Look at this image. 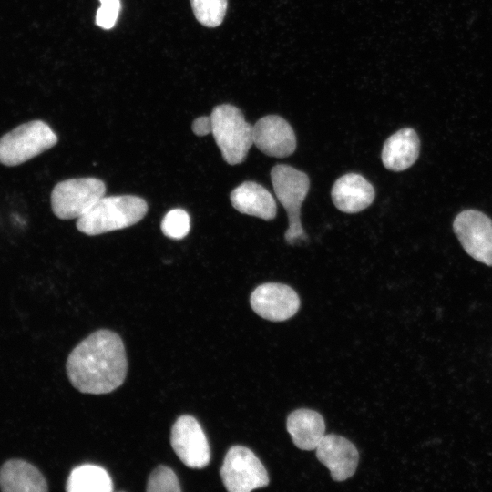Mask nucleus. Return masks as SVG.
Wrapping results in <instances>:
<instances>
[{"label":"nucleus","mask_w":492,"mask_h":492,"mask_svg":"<svg viewBox=\"0 0 492 492\" xmlns=\"http://www.w3.org/2000/svg\"><path fill=\"white\" fill-rule=\"evenodd\" d=\"M57 142L56 134L42 120L24 123L0 138V163L20 165Z\"/></svg>","instance_id":"39448f33"},{"label":"nucleus","mask_w":492,"mask_h":492,"mask_svg":"<svg viewBox=\"0 0 492 492\" xmlns=\"http://www.w3.org/2000/svg\"><path fill=\"white\" fill-rule=\"evenodd\" d=\"M196 19L204 26H219L226 15L228 0H190Z\"/></svg>","instance_id":"6ab92c4d"},{"label":"nucleus","mask_w":492,"mask_h":492,"mask_svg":"<svg viewBox=\"0 0 492 492\" xmlns=\"http://www.w3.org/2000/svg\"><path fill=\"white\" fill-rule=\"evenodd\" d=\"M233 208L241 213L271 220L275 218L277 205L272 195L254 181H244L230 195Z\"/></svg>","instance_id":"4468645a"},{"label":"nucleus","mask_w":492,"mask_h":492,"mask_svg":"<svg viewBox=\"0 0 492 492\" xmlns=\"http://www.w3.org/2000/svg\"><path fill=\"white\" fill-rule=\"evenodd\" d=\"M253 144L270 157L285 158L296 149V137L291 125L282 117L267 115L252 128Z\"/></svg>","instance_id":"9b49d317"},{"label":"nucleus","mask_w":492,"mask_h":492,"mask_svg":"<svg viewBox=\"0 0 492 492\" xmlns=\"http://www.w3.org/2000/svg\"><path fill=\"white\" fill-rule=\"evenodd\" d=\"M453 229L468 255L492 266V220L489 217L479 210H466L456 215Z\"/></svg>","instance_id":"6e6552de"},{"label":"nucleus","mask_w":492,"mask_h":492,"mask_svg":"<svg viewBox=\"0 0 492 492\" xmlns=\"http://www.w3.org/2000/svg\"><path fill=\"white\" fill-rule=\"evenodd\" d=\"M0 488L5 492H45L47 484L35 466L25 460L11 459L0 468Z\"/></svg>","instance_id":"dca6fc26"},{"label":"nucleus","mask_w":492,"mask_h":492,"mask_svg":"<svg viewBox=\"0 0 492 492\" xmlns=\"http://www.w3.org/2000/svg\"><path fill=\"white\" fill-rule=\"evenodd\" d=\"M220 477L230 492H250L269 484L262 463L251 449L242 446H233L227 451Z\"/></svg>","instance_id":"0eeeda50"},{"label":"nucleus","mask_w":492,"mask_h":492,"mask_svg":"<svg viewBox=\"0 0 492 492\" xmlns=\"http://www.w3.org/2000/svg\"><path fill=\"white\" fill-rule=\"evenodd\" d=\"M420 140L411 128H404L391 135L382 149V162L392 171H403L410 168L419 156Z\"/></svg>","instance_id":"2eb2a0df"},{"label":"nucleus","mask_w":492,"mask_h":492,"mask_svg":"<svg viewBox=\"0 0 492 492\" xmlns=\"http://www.w3.org/2000/svg\"><path fill=\"white\" fill-rule=\"evenodd\" d=\"M271 179L274 193L288 214L289 226L284 233L286 242L292 245L307 240L300 210L310 189L309 177L292 166L279 164L272 169Z\"/></svg>","instance_id":"20e7f679"},{"label":"nucleus","mask_w":492,"mask_h":492,"mask_svg":"<svg viewBox=\"0 0 492 492\" xmlns=\"http://www.w3.org/2000/svg\"><path fill=\"white\" fill-rule=\"evenodd\" d=\"M148 492H179L180 487L175 472L167 466H159L150 474Z\"/></svg>","instance_id":"412c9836"},{"label":"nucleus","mask_w":492,"mask_h":492,"mask_svg":"<svg viewBox=\"0 0 492 492\" xmlns=\"http://www.w3.org/2000/svg\"><path fill=\"white\" fill-rule=\"evenodd\" d=\"M101 6L97 9L96 23L103 29L112 28L120 10L119 0H99Z\"/></svg>","instance_id":"4be33fe9"},{"label":"nucleus","mask_w":492,"mask_h":492,"mask_svg":"<svg viewBox=\"0 0 492 492\" xmlns=\"http://www.w3.org/2000/svg\"><path fill=\"white\" fill-rule=\"evenodd\" d=\"M192 130L198 136H205L211 133L212 126L210 116L197 118L192 123Z\"/></svg>","instance_id":"5701e85b"},{"label":"nucleus","mask_w":492,"mask_h":492,"mask_svg":"<svg viewBox=\"0 0 492 492\" xmlns=\"http://www.w3.org/2000/svg\"><path fill=\"white\" fill-rule=\"evenodd\" d=\"M105 183L96 178L63 180L52 190V210L62 220L78 219L105 196Z\"/></svg>","instance_id":"423d86ee"},{"label":"nucleus","mask_w":492,"mask_h":492,"mask_svg":"<svg viewBox=\"0 0 492 492\" xmlns=\"http://www.w3.org/2000/svg\"><path fill=\"white\" fill-rule=\"evenodd\" d=\"M315 450L317 459L329 469L333 480L343 481L355 473L359 453L345 437L334 434L324 435Z\"/></svg>","instance_id":"f8f14e48"},{"label":"nucleus","mask_w":492,"mask_h":492,"mask_svg":"<svg viewBox=\"0 0 492 492\" xmlns=\"http://www.w3.org/2000/svg\"><path fill=\"white\" fill-rule=\"evenodd\" d=\"M250 302L258 315L272 322L291 318L300 307V299L295 291L286 284L277 282L259 285L251 292Z\"/></svg>","instance_id":"9d476101"},{"label":"nucleus","mask_w":492,"mask_h":492,"mask_svg":"<svg viewBox=\"0 0 492 492\" xmlns=\"http://www.w3.org/2000/svg\"><path fill=\"white\" fill-rule=\"evenodd\" d=\"M68 492H110L113 483L108 471L96 465H81L75 467L66 484Z\"/></svg>","instance_id":"a211bd4d"},{"label":"nucleus","mask_w":492,"mask_h":492,"mask_svg":"<svg viewBox=\"0 0 492 492\" xmlns=\"http://www.w3.org/2000/svg\"><path fill=\"white\" fill-rule=\"evenodd\" d=\"M374 195L371 183L356 173L340 177L331 191L334 206L345 213H356L366 209L374 201Z\"/></svg>","instance_id":"ddd939ff"},{"label":"nucleus","mask_w":492,"mask_h":492,"mask_svg":"<svg viewBox=\"0 0 492 492\" xmlns=\"http://www.w3.org/2000/svg\"><path fill=\"white\" fill-rule=\"evenodd\" d=\"M190 216L184 210L174 209L169 210L163 218L161 231L169 238L179 240L190 231Z\"/></svg>","instance_id":"aec40b11"},{"label":"nucleus","mask_w":492,"mask_h":492,"mask_svg":"<svg viewBox=\"0 0 492 492\" xmlns=\"http://www.w3.org/2000/svg\"><path fill=\"white\" fill-rule=\"evenodd\" d=\"M211 134L223 159L230 165L243 162L253 144L252 128L242 112L231 104L216 106L210 114Z\"/></svg>","instance_id":"7ed1b4c3"},{"label":"nucleus","mask_w":492,"mask_h":492,"mask_svg":"<svg viewBox=\"0 0 492 492\" xmlns=\"http://www.w3.org/2000/svg\"><path fill=\"white\" fill-rule=\"evenodd\" d=\"M287 431L293 444L302 450H314L325 433L323 417L316 411L297 409L287 417Z\"/></svg>","instance_id":"f3484780"},{"label":"nucleus","mask_w":492,"mask_h":492,"mask_svg":"<svg viewBox=\"0 0 492 492\" xmlns=\"http://www.w3.org/2000/svg\"><path fill=\"white\" fill-rule=\"evenodd\" d=\"M123 341L116 333L98 330L81 341L69 354L67 373L81 393L100 395L119 387L127 374Z\"/></svg>","instance_id":"f257e3e1"},{"label":"nucleus","mask_w":492,"mask_h":492,"mask_svg":"<svg viewBox=\"0 0 492 492\" xmlns=\"http://www.w3.org/2000/svg\"><path fill=\"white\" fill-rule=\"evenodd\" d=\"M171 446L182 461L190 468H203L210 460V450L206 435L195 417L179 416L171 428Z\"/></svg>","instance_id":"1a4fd4ad"},{"label":"nucleus","mask_w":492,"mask_h":492,"mask_svg":"<svg viewBox=\"0 0 492 492\" xmlns=\"http://www.w3.org/2000/svg\"><path fill=\"white\" fill-rule=\"evenodd\" d=\"M148 211L147 202L132 195L100 198L83 216L77 228L87 235H97L138 223Z\"/></svg>","instance_id":"f03ea898"}]
</instances>
